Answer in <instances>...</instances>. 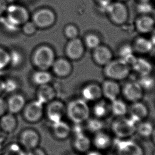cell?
<instances>
[{"mask_svg":"<svg viewBox=\"0 0 155 155\" xmlns=\"http://www.w3.org/2000/svg\"><path fill=\"white\" fill-rule=\"evenodd\" d=\"M131 70L130 65L123 59H113L103 67V74L107 79L119 82L127 78Z\"/></svg>","mask_w":155,"mask_h":155,"instance_id":"6da1fadb","label":"cell"},{"mask_svg":"<svg viewBox=\"0 0 155 155\" xmlns=\"http://www.w3.org/2000/svg\"><path fill=\"white\" fill-rule=\"evenodd\" d=\"M90 113V108L87 102L84 99L74 100L66 107V114L74 124H82L87 121Z\"/></svg>","mask_w":155,"mask_h":155,"instance_id":"7a4b0ae2","label":"cell"},{"mask_svg":"<svg viewBox=\"0 0 155 155\" xmlns=\"http://www.w3.org/2000/svg\"><path fill=\"white\" fill-rule=\"evenodd\" d=\"M32 61L34 66L38 70H45L52 68L55 61L54 51L50 47L47 45H42L34 51Z\"/></svg>","mask_w":155,"mask_h":155,"instance_id":"3957f363","label":"cell"},{"mask_svg":"<svg viewBox=\"0 0 155 155\" xmlns=\"http://www.w3.org/2000/svg\"><path fill=\"white\" fill-rule=\"evenodd\" d=\"M136 124L130 117H116L112 122L111 129L118 139H128L136 134Z\"/></svg>","mask_w":155,"mask_h":155,"instance_id":"277c9868","label":"cell"},{"mask_svg":"<svg viewBox=\"0 0 155 155\" xmlns=\"http://www.w3.org/2000/svg\"><path fill=\"white\" fill-rule=\"evenodd\" d=\"M105 13L112 23L118 26L123 25L129 18V11L124 2L113 1L107 8Z\"/></svg>","mask_w":155,"mask_h":155,"instance_id":"5b68a950","label":"cell"},{"mask_svg":"<svg viewBox=\"0 0 155 155\" xmlns=\"http://www.w3.org/2000/svg\"><path fill=\"white\" fill-rule=\"evenodd\" d=\"M115 155H145L141 146L128 139H119L115 145Z\"/></svg>","mask_w":155,"mask_h":155,"instance_id":"8992f818","label":"cell"},{"mask_svg":"<svg viewBox=\"0 0 155 155\" xmlns=\"http://www.w3.org/2000/svg\"><path fill=\"white\" fill-rule=\"evenodd\" d=\"M6 12L8 13L7 21L15 27L22 25L29 21V13L23 6L12 5L8 7Z\"/></svg>","mask_w":155,"mask_h":155,"instance_id":"52a82bcc","label":"cell"},{"mask_svg":"<svg viewBox=\"0 0 155 155\" xmlns=\"http://www.w3.org/2000/svg\"><path fill=\"white\" fill-rule=\"evenodd\" d=\"M40 137L38 132L32 129L23 130L19 137V143L26 151L39 147Z\"/></svg>","mask_w":155,"mask_h":155,"instance_id":"ba28073f","label":"cell"},{"mask_svg":"<svg viewBox=\"0 0 155 155\" xmlns=\"http://www.w3.org/2000/svg\"><path fill=\"white\" fill-rule=\"evenodd\" d=\"M143 87L138 82H129L122 88L121 94L124 99L131 103L140 101L144 95Z\"/></svg>","mask_w":155,"mask_h":155,"instance_id":"9c48e42d","label":"cell"},{"mask_svg":"<svg viewBox=\"0 0 155 155\" xmlns=\"http://www.w3.org/2000/svg\"><path fill=\"white\" fill-rule=\"evenodd\" d=\"M56 17L54 13L48 8H42L36 11L33 17V22L37 27L45 29L54 24Z\"/></svg>","mask_w":155,"mask_h":155,"instance_id":"30bf717a","label":"cell"},{"mask_svg":"<svg viewBox=\"0 0 155 155\" xmlns=\"http://www.w3.org/2000/svg\"><path fill=\"white\" fill-rule=\"evenodd\" d=\"M43 105L37 100L26 105L23 110V117L26 120L31 123L39 121L44 114Z\"/></svg>","mask_w":155,"mask_h":155,"instance_id":"8fae6325","label":"cell"},{"mask_svg":"<svg viewBox=\"0 0 155 155\" xmlns=\"http://www.w3.org/2000/svg\"><path fill=\"white\" fill-rule=\"evenodd\" d=\"M113 51L109 47L101 44L92 50V59L97 66L104 67L113 59Z\"/></svg>","mask_w":155,"mask_h":155,"instance_id":"7c38bea8","label":"cell"},{"mask_svg":"<svg viewBox=\"0 0 155 155\" xmlns=\"http://www.w3.org/2000/svg\"><path fill=\"white\" fill-rule=\"evenodd\" d=\"M101 85L103 97L108 101L112 102L119 99L122 90L119 82L106 78Z\"/></svg>","mask_w":155,"mask_h":155,"instance_id":"4fadbf2b","label":"cell"},{"mask_svg":"<svg viewBox=\"0 0 155 155\" xmlns=\"http://www.w3.org/2000/svg\"><path fill=\"white\" fill-rule=\"evenodd\" d=\"M86 47L82 40L79 38L70 40L65 47V54L72 61L81 58L85 52Z\"/></svg>","mask_w":155,"mask_h":155,"instance_id":"5bb4252c","label":"cell"},{"mask_svg":"<svg viewBox=\"0 0 155 155\" xmlns=\"http://www.w3.org/2000/svg\"><path fill=\"white\" fill-rule=\"evenodd\" d=\"M66 114V107L61 101L53 100L48 103L46 115L52 124L62 120Z\"/></svg>","mask_w":155,"mask_h":155,"instance_id":"9a60e30c","label":"cell"},{"mask_svg":"<svg viewBox=\"0 0 155 155\" xmlns=\"http://www.w3.org/2000/svg\"><path fill=\"white\" fill-rule=\"evenodd\" d=\"M130 118L136 124L144 121L149 115V109L145 103L140 101L132 103L128 109Z\"/></svg>","mask_w":155,"mask_h":155,"instance_id":"2e32d148","label":"cell"},{"mask_svg":"<svg viewBox=\"0 0 155 155\" xmlns=\"http://www.w3.org/2000/svg\"><path fill=\"white\" fill-rule=\"evenodd\" d=\"M136 31L141 35L150 34L155 28V20L151 15H139L134 22Z\"/></svg>","mask_w":155,"mask_h":155,"instance_id":"e0dca14e","label":"cell"},{"mask_svg":"<svg viewBox=\"0 0 155 155\" xmlns=\"http://www.w3.org/2000/svg\"><path fill=\"white\" fill-rule=\"evenodd\" d=\"M82 99L86 102H96L103 97L101 85L96 83H91L86 85L82 89Z\"/></svg>","mask_w":155,"mask_h":155,"instance_id":"ac0fdd59","label":"cell"},{"mask_svg":"<svg viewBox=\"0 0 155 155\" xmlns=\"http://www.w3.org/2000/svg\"><path fill=\"white\" fill-rule=\"evenodd\" d=\"M91 141L92 145L97 150L101 151L109 149L113 143V140L111 136L103 130L94 134Z\"/></svg>","mask_w":155,"mask_h":155,"instance_id":"d6986e66","label":"cell"},{"mask_svg":"<svg viewBox=\"0 0 155 155\" xmlns=\"http://www.w3.org/2000/svg\"><path fill=\"white\" fill-rule=\"evenodd\" d=\"M73 146L74 150L78 153H86L90 150L92 141L84 132H81L75 134Z\"/></svg>","mask_w":155,"mask_h":155,"instance_id":"ffe728a7","label":"cell"},{"mask_svg":"<svg viewBox=\"0 0 155 155\" xmlns=\"http://www.w3.org/2000/svg\"><path fill=\"white\" fill-rule=\"evenodd\" d=\"M54 73L60 78H65L71 73L72 67L69 61L65 58L55 59L52 66Z\"/></svg>","mask_w":155,"mask_h":155,"instance_id":"44dd1931","label":"cell"},{"mask_svg":"<svg viewBox=\"0 0 155 155\" xmlns=\"http://www.w3.org/2000/svg\"><path fill=\"white\" fill-rule=\"evenodd\" d=\"M52 132L56 138L63 140L69 137L72 129L67 123L61 120L52 124Z\"/></svg>","mask_w":155,"mask_h":155,"instance_id":"7402d4cb","label":"cell"},{"mask_svg":"<svg viewBox=\"0 0 155 155\" xmlns=\"http://www.w3.org/2000/svg\"><path fill=\"white\" fill-rule=\"evenodd\" d=\"M6 103L9 113L15 114L23 111L26 105V100L23 95L17 94L12 95Z\"/></svg>","mask_w":155,"mask_h":155,"instance_id":"603a6c76","label":"cell"},{"mask_svg":"<svg viewBox=\"0 0 155 155\" xmlns=\"http://www.w3.org/2000/svg\"><path fill=\"white\" fill-rule=\"evenodd\" d=\"M132 46L134 52L141 54H149L153 51V47L150 40L143 36L136 38Z\"/></svg>","mask_w":155,"mask_h":155,"instance_id":"cb8c5ba5","label":"cell"},{"mask_svg":"<svg viewBox=\"0 0 155 155\" xmlns=\"http://www.w3.org/2000/svg\"><path fill=\"white\" fill-rule=\"evenodd\" d=\"M131 69L140 76L151 75L153 67L151 63L145 58L136 57V59L131 66Z\"/></svg>","mask_w":155,"mask_h":155,"instance_id":"d4e9b609","label":"cell"},{"mask_svg":"<svg viewBox=\"0 0 155 155\" xmlns=\"http://www.w3.org/2000/svg\"><path fill=\"white\" fill-rule=\"evenodd\" d=\"M56 95L54 88L48 84L39 86L37 92V100L42 104L49 103L53 101Z\"/></svg>","mask_w":155,"mask_h":155,"instance_id":"484cf974","label":"cell"},{"mask_svg":"<svg viewBox=\"0 0 155 155\" xmlns=\"http://www.w3.org/2000/svg\"><path fill=\"white\" fill-rule=\"evenodd\" d=\"M17 121L14 114L9 113L5 114L1 117V129L5 133H11L17 128Z\"/></svg>","mask_w":155,"mask_h":155,"instance_id":"4316f807","label":"cell"},{"mask_svg":"<svg viewBox=\"0 0 155 155\" xmlns=\"http://www.w3.org/2000/svg\"><path fill=\"white\" fill-rule=\"evenodd\" d=\"M110 102L111 113L116 117H123L128 113L129 107L123 100L119 98Z\"/></svg>","mask_w":155,"mask_h":155,"instance_id":"83f0119b","label":"cell"},{"mask_svg":"<svg viewBox=\"0 0 155 155\" xmlns=\"http://www.w3.org/2000/svg\"><path fill=\"white\" fill-rule=\"evenodd\" d=\"M92 112L95 117L103 120L111 113L110 104L104 100H99L96 101V103L93 107Z\"/></svg>","mask_w":155,"mask_h":155,"instance_id":"f1b7e54d","label":"cell"},{"mask_svg":"<svg viewBox=\"0 0 155 155\" xmlns=\"http://www.w3.org/2000/svg\"><path fill=\"white\" fill-rule=\"evenodd\" d=\"M52 80L51 74L45 70H38L35 72L32 76L34 84L39 86L49 84Z\"/></svg>","mask_w":155,"mask_h":155,"instance_id":"f546056e","label":"cell"},{"mask_svg":"<svg viewBox=\"0 0 155 155\" xmlns=\"http://www.w3.org/2000/svg\"><path fill=\"white\" fill-rule=\"evenodd\" d=\"M153 129V125L150 122L144 120L136 124V134L144 138H149L151 137Z\"/></svg>","mask_w":155,"mask_h":155,"instance_id":"4dcf8cb0","label":"cell"},{"mask_svg":"<svg viewBox=\"0 0 155 155\" xmlns=\"http://www.w3.org/2000/svg\"><path fill=\"white\" fill-rule=\"evenodd\" d=\"M83 42L86 48L91 50L102 44L101 37L95 33L87 34L84 37Z\"/></svg>","mask_w":155,"mask_h":155,"instance_id":"1f68e13d","label":"cell"},{"mask_svg":"<svg viewBox=\"0 0 155 155\" xmlns=\"http://www.w3.org/2000/svg\"><path fill=\"white\" fill-rule=\"evenodd\" d=\"M104 126L105 124L103 120L97 117L88 119V120H87V129L90 132L94 134L102 131L104 128Z\"/></svg>","mask_w":155,"mask_h":155,"instance_id":"d6a6232c","label":"cell"},{"mask_svg":"<svg viewBox=\"0 0 155 155\" xmlns=\"http://www.w3.org/2000/svg\"><path fill=\"white\" fill-rule=\"evenodd\" d=\"M26 151L19 143H11L7 146L2 155H26Z\"/></svg>","mask_w":155,"mask_h":155,"instance_id":"836d02e7","label":"cell"},{"mask_svg":"<svg viewBox=\"0 0 155 155\" xmlns=\"http://www.w3.org/2000/svg\"><path fill=\"white\" fill-rule=\"evenodd\" d=\"M155 8L151 2H138L136 10L139 15H151Z\"/></svg>","mask_w":155,"mask_h":155,"instance_id":"e575fe53","label":"cell"},{"mask_svg":"<svg viewBox=\"0 0 155 155\" xmlns=\"http://www.w3.org/2000/svg\"><path fill=\"white\" fill-rule=\"evenodd\" d=\"M138 82L144 91L150 90L155 86V80L150 75L140 76V79Z\"/></svg>","mask_w":155,"mask_h":155,"instance_id":"d590c367","label":"cell"},{"mask_svg":"<svg viewBox=\"0 0 155 155\" xmlns=\"http://www.w3.org/2000/svg\"><path fill=\"white\" fill-rule=\"evenodd\" d=\"M10 52L5 49L0 47V71L6 68L10 65Z\"/></svg>","mask_w":155,"mask_h":155,"instance_id":"8d00e7d4","label":"cell"},{"mask_svg":"<svg viewBox=\"0 0 155 155\" xmlns=\"http://www.w3.org/2000/svg\"><path fill=\"white\" fill-rule=\"evenodd\" d=\"M119 58L125 59L129 57L134 54V51L132 45L129 44L123 45L119 49Z\"/></svg>","mask_w":155,"mask_h":155,"instance_id":"74e56055","label":"cell"},{"mask_svg":"<svg viewBox=\"0 0 155 155\" xmlns=\"http://www.w3.org/2000/svg\"><path fill=\"white\" fill-rule=\"evenodd\" d=\"M65 37L70 40L78 38L79 30L75 25H69L66 26L64 30Z\"/></svg>","mask_w":155,"mask_h":155,"instance_id":"f35d334b","label":"cell"},{"mask_svg":"<svg viewBox=\"0 0 155 155\" xmlns=\"http://www.w3.org/2000/svg\"><path fill=\"white\" fill-rule=\"evenodd\" d=\"M38 28L33 21H28L22 25V30L23 33L27 36H32L36 33Z\"/></svg>","mask_w":155,"mask_h":155,"instance_id":"ab89813d","label":"cell"},{"mask_svg":"<svg viewBox=\"0 0 155 155\" xmlns=\"http://www.w3.org/2000/svg\"><path fill=\"white\" fill-rule=\"evenodd\" d=\"M10 65H12L13 66H17L21 64L22 61L23 57L21 54L18 51H13L10 52Z\"/></svg>","mask_w":155,"mask_h":155,"instance_id":"60d3db41","label":"cell"},{"mask_svg":"<svg viewBox=\"0 0 155 155\" xmlns=\"http://www.w3.org/2000/svg\"><path fill=\"white\" fill-rule=\"evenodd\" d=\"M17 88V83L13 80H7L4 82V91L8 92H12Z\"/></svg>","mask_w":155,"mask_h":155,"instance_id":"b9f144b4","label":"cell"},{"mask_svg":"<svg viewBox=\"0 0 155 155\" xmlns=\"http://www.w3.org/2000/svg\"><path fill=\"white\" fill-rule=\"evenodd\" d=\"M97 5L98 6L99 9L105 12L107 8L109 5L113 2V0H94Z\"/></svg>","mask_w":155,"mask_h":155,"instance_id":"7bdbcfd3","label":"cell"},{"mask_svg":"<svg viewBox=\"0 0 155 155\" xmlns=\"http://www.w3.org/2000/svg\"><path fill=\"white\" fill-rule=\"evenodd\" d=\"M26 155H47V153L44 149L38 147L36 149L27 151Z\"/></svg>","mask_w":155,"mask_h":155,"instance_id":"ee69618b","label":"cell"},{"mask_svg":"<svg viewBox=\"0 0 155 155\" xmlns=\"http://www.w3.org/2000/svg\"><path fill=\"white\" fill-rule=\"evenodd\" d=\"M7 111V103L3 99L0 98V117L5 114Z\"/></svg>","mask_w":155,"mask_h":155,"instance_id":"f6af8a7d","label":"cell"},{"mask_svg":"<svg viewBox=\"0 0 155 155\" xmlns=\"http://www.w3.org/2000/svg\"><path fill=\"white\" fill-rule=\"evenodd\" d=\"M8 7L7 2L5 0H0V15L6 12Z\"/></svg>","mask_w":155,"mask_h":155,"instance_id":"bcb514c9","label":"cell"},{"mask_svg":"<svg viewBox=\"0 0 155 155\" xmlns=\"http://www.w3.org/2000/svg\"><path fill=\"white\" fill-rule=\"evenodd\" d=\"M86 155H103L101 151L98 150H89L88 153H86Z\"/></svg>","mask_w":155,"mask_h":155,"instance_id":"7dc6e473","label":"cell"},{"mask_svg":"<svg viewBox=\"0 0 155 155\" xmlns=\"http://www.w3.org/2000/svg\"><path fill=\"white\" fill-rule=\"evenodd\" d=\"M150 34H151V38L150 39V40L151 42H152V44L154 46H155V28L153 31L151 32Z\"/></svg>","mask_w":155,"mask_h":155,"instance_id":"c3c4849f","label":"cell"},{"mask_svg":"<svg viewBox=\"0 0 155 155\" xmlns=\"http://www.w3.org/2000/svg\"><path fill=\"white\" fill-rule=\"evenodd\" d=\"M4 91V81L0 79V94Z\"/></svg>","mask_w":155,"mask_h":155,"instance_id":"681fc988","label":"cell"},{"mask_svg":"<svg viewBox=\"0 0 155 155\" xmlns=\"http://www.w3.org/2000/svg\"><path fill=\"white\" fill-rule=\"evenodd\" d=\"M150 138H151L153 143L155 145V128L153 129V133L151 134Z\"/></svg>","mask_w":155,"mask_h":155,"instance_id":"f907efd6","label":"cell"},{"mask_svg":"<svg viewBox=\"0 0 155 155\" xmlns=\"http://www.w3.org/2000/svg\"><path fill=\"white\" fill-rule=\"evenodd\" d=\"M138 2H151L153 0H137Z\"/></svg>","mask_w":155,"mask_h":155,"instance_id":"816d5d0a","label":"cell"},{"mask_svg":"<svg viewBox=\"0 0 155 155\" xmlns=\"http://www.w3.org/2000/svg\"><path fill=\"white\" fill-rule=\"evenodd\" d=\"M6 2H12L15 1V0H5Z\"/></svg>","mask_w":155,"mask_h":155,"instance_id":"f5cc1de1","label":"cell"},{"mask_svg":"<svg viewBox=\"0 0 155 155\" xmlns=\"http://www.w3.org/2000/svg\"><path fill=\"white\" fill-rule=\"evenodd\" d=\"M116 1H121V2H125L126 1H128L129 0H116Z\"/></svg>","mask_w":155,"mask_h":155,"instance_id":"db71d44e","label":"cell"},{"mask_svg":"<svg viewBox=\"0 0 155 155\" xmlns=\"http://www.w3.org/2000/svg\"><path fill=\"white\" fill-rule=\"evenodd\" d=\"M153 18H154V19H155V11H154V12H153Z\"/></svg>","mask_w":155,"mask_h":155,"instance_id":"11a10c76","label":"cell"},{"mask_svg":"<svg viewBox=\"0 0 155 155\" xmlns=\"http://www.w3.org/2000/svg\"><path fill=\"white\" fill-rule=\"evenodd\" d=\"M153 155H155V150L153 151Z\"/></svg>","mask_w":155,"mask_h":155,"instance_id":"9f6ffc18","label":"cell"},{"mask_svg":"<svg viewBox=\"0 0 155 155\" xmlns=\"http://www.w3.org/2000/svg\"><path fill=\"white\" fill-rule=\"evenodd\" d=\"M1 127H0V134H1Z\"/></svg>","mask_w":155,"mask_h":155,"instance_id":"6f0895ef","label":"cell"},{"mask_svg":"<svg viewBox=\"0 0 155 155\" xmlns=\"http://www.w3.org/2000/svg\"><path fill=\"white\" fill-rule=\"evenodd\" d=\"M75 155V154H71V155Z\"/></svg>","mask_w":155,"mask_h":155,"instance_id":"680465c9","label":"cell"}]
</instances>
